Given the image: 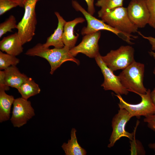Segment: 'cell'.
<instances>
[{
  "label": "cell",
  "mask_w": 155,
  "mask_h": 155,
  "mask_svg": "<svg viewBox=\"0 0 155 155\" xmlns=\"http://www.w3.org/2000/svg\"><path fill=\"white\" fill-rule=\"evenodd\" d=\"M148 53L149 55L152 57L155 60V52L153 51L152 50H150L148 52ZM153 73L155 75V67L154 68Z\"/></svg>",
  "instance_id": "obj_32"
},
{
  "label": "cell",
  "mask_w": 155,
  "mask_h": 155,
  "mask_svg": "<svg viewBox=\"0 0 155 155\" xmlns=\"http://www.w3.org/2000/svg\"><path fill=\"white\" fill-rule=\"evenodd\" d=\"M88 6V12L93 15L95 12L94 6V0H85Z\"/></svg>",
  "instance_id": "obj_29"
},
{
  "label": "cell",
  "mask_w": 155,
  "mask_h": 155,
  "mask_svg": "<svg viewBox=\"0 0 155 155\" xmlns=\"http://www.w3.org/2000/svg\"><path fill=\"white\" fill-rule=\"evenodd\" d=\"M10 0H0V15L1 16L10 9L18 6Z\"/></svg>",
  "instance_id": "obj_25"
},
{
  "label": "cell",
  "mask_w": 155,
  "mask_h": 155,
  "mask_svg": "<svg viewBox=\"0 0 155 155\" xmlns=\"http://www.w3.org/2000/svg\"><path fill=\"white\" fill-rule=\"evenodd\" d=\"M76 132L75 128H72L71 132V139L68 140L67 143H64L61 146L66 155L86 154V150L82 148L78 142Z\"/></svg>",
  "instance_id": "obj_17"
},
{
  "label": "cell",
  "mask_w": 155,
  "mask_h": 155,
  "mask_svg": "<svg viewBox=\"0 0 155 155\" xmlns=\"http://www.w3.org/2000/svg\"><path fill=\"white\" fill-rule=\"evenodd\" d=\"M100 36V31L85 35L78 45L70 49L71 54L75 57L80 53L95 58L100 54L98 42Z\"/></svg>",
  "instance_id": "obj_12"
},
{
  "label": "cell",
  "mask_w": 155,
  "mask_h": 155,
  "mask_svg": "<svg viewBox=\"0 0 155 155\" xmlns=\"http://www.w3.org/2000/svg\"><path fill=\"white\" fill-rule=\"evenodd\" d=\"M16 3L18 6L24 7V3L26 0H10Z\"/></svg>",
  "instance_id": "obj_30"
},
{
  "label": "cell",
  "mask_w": 155,
  "mask_h": 155,
  "mask_svg": "<svg viewBox=\"0 0 155 155\" xmlns=\"http://www.w3.org/2000/svg\"><path fill=\"white\" fill-rule=\"evenodd\" d=\"M23 45L17 32L2 39L0 41V49L2 52L16 56L23 52Z\"/></svg>",
  "instance_id": "obj_13"
},
{
  "label": "cell",
  "mask_w": 155,
  "mask_h": 155,
  "mask_svg": "<svg viewBox=\"0 0 155 155\" xmlns=\"http://www.w3.org/2000/svg\"><path fill=\"white\" fill-rule=\"evenodd\" d=\"M98 13V17L105 23L121 32L130 34L138 33V28L129 19L127 8L121 6L99 10Z\"/></svg>",
  "instance_id": "obj_2"
},
{
  "label": "cell",
  "mask_w": 155,
  "mask_h": 155,
  "mask_svg": "<svg viewBox=\"0 0 155 155\" xmlns=\"http://www.w3.org/2000/svg\"><path fill=\"white\" fill-rule=\"evenodd\" d=\"M17 90L21 97L26 100L39 94L41 91L38 84L30 78H28Z\"/></svg>",
  "instance_id": "obj_19"
},
{
  "label": "cell",
  "mask_w": 155,
  "mask_h": 155,
  "mask_svg": "<svg viewBox=\"0 0 155 155\" xmlns=\"http://www.w3.org/2000/svg\"><path fill=\"white\" fill-rule=\"evenodd\" d=\"M85 20L82 18L78 17L71 21L66 22L64 27L63 40L65 46L70 49L74 47L79 36L74 34V29L79 23H82Z\"/></svg>",
  "instance_id": "obj_15"
},
{
  "label": "cell",
  "mask_w": 155,
  "mask_h": 155,
  "mask_svg": "<svg viewBox=\"0 0 155 155\" xmlns=\"http://www.w3.org/2000/svg\"><path fill=\"white\" fill-rule=\"evenodd\" d=\"M134 49L130 45L121 46L111 50L101 58L106 65L113 71L123 70L135 61Z\"/></svg>",
  "instance_id": "obj_6"
},
{
  "label": "cell",
  "mask_w": 155,
  "mask_h": 155,
  "mask_svg": "<svg viewBox=\"0 0 155 155\" xmlns=\"http://www.w3.org/2000/svg\"><path fill=\"white\" fill-rule=\"evenodd\" d=\"M15 100L13 96L7 94L4 90H0V123L9 119L11 106Z\"/></svg>",
  "instance_id": "obj_18"
},
{
  "label": "cell",
  "mask_w": 155,
  "mask_h": 155,
  "mask_svg": "<svg viewBox=\"0 0 155 155\" xmlns=\"http://www.w3.org/2000/svg\"><path fill=\"white\" fill-rule=\"evenodd\" d=\"M140 123V121L137 120L133 130L134 133L133 139L130 140V151L131 155H145L146 154V151L142 143L135 139L136 132Z\"/></svg>",
  "instance_id": "obj_20"
},
{
  "label": "cell",
  "mask_w": 155,
  "mask_h": 155,
  "mask_svg": "<svg viewBox=\"0 0 155 155\" xmlns=\"http://www.w3.org/2000/svg\"><path fill=\"white\" fill-rule=\"evenodd\" d=\"M39 0H26L24 3V15L17 28L23 45L31 41L35 34L37 22L35 7Z\"/></svg>",
  "instance_id": "obj_5"
},
{
  "label": "cell",
  "mask_w": 155,
  "mask_h": 155,
  "mask_svg": "<svg viewBox=\"0 0 155 155\" xmlns=\"http://www.w3.org/2000/svg\"><path fill=\"white\" fill-rule=\"evenodd\" d=\"M149 14L148 24L155 29V0H145Z\"/></svg>",
  "instance_id": "obj_24"
},
{
  "label": "cell",
  "mask_w": 155,
  "mask_h": 155,
  "mask_svg": "<svg viewBox=\"0 0 155 155\" xmlns=\"http://www.w3.org/2000/svg\"><path fill=\"white\" fill-rule=\"evenodd\" d=\"M17 24L16 18L11 15L4 22L0 24V38L7 32H12V30L17 29Z\"/></svg>",
  "instance_id": "obj_22"
},
{
  "label": "cell",
  "mask_w": 155,
  "mask_h": 155,
  "mask_svg": "<svg viewBox=\"0 0 155 155\" xmlns=\"http://www.w3.org/2000/svg\"><path fill=\"white\" fill-rule=\"evenodd\" d=\"M20 60L16 56L0 51V69L4 70L11 66H16Z\"/></svg>",
  "instance_id": "obj_21"
},
{
  "label": "cell",
  "mask_w": 155,
  "mask_h": 155,
  "mask_svg": "<svg viewBox=\"0 0 155 155\" xmlns=\"http://www.w3.org/2000/svg\"><path fill=\"white\" fill-rule=\"evenodd\" d=\"M150 96L152 102L155 106V88L150 92Z\"/></svg>",
  "instance_id": "obj_31"
},
{
  "label": "cell",
  "mask_w": 155,
  "mask_h": 155,
  "mask_svg": "<svg viewBox=\"0 0 155 155\" xmlns=\"http://www.w3.org/2000/svg\"><path fill=\"white\" fill-rule=\"evenodd\" d=\"M144 121L147 123V126L149 129L155 131V114L145 117Z\"/></svg>",
  "instance_id": "obj_26"
},
{
  "label": "cell",
  "mask_w": 155,
  "mask_h": 155,
  "mask_svg": "<svg viewBox=\"0 0 155 155\" xmlns=\"http://www.w3.org/2000/svg\"><path fill=\"white\" fill-rule=\"evenodd\" d=\"M149 148L155 151V142L153 143H150L148 144Z\"/></svg>",
  "instance_id": "obj_33"
},
{
  "label": "cell",
  "mask_w": 155,
  "mask_h": 155,
  "mask_svg": "<svg viewBox=\"0 0 155 155\" xmlns=\"http://www.w3.org/2000/svg\"><path fill=\"white\" fill-rule=\"evenodd\" d=\"M9 89V87L6 83L4 71H0V90L7 91Z\"/></svg>",
  "instance_id": "obj_27"
},
{
  "label": "cell",
  "mask_w": 155,
  "mask_h": 155,
  "mask_svg": "<svg viewBox=\"0 0 155 155\" xmlns=\"http://www.w3.org/2000/svg\"><path fill=\"white\" fill-rule=\"evenodd\" d=\"M94 58L104 77V81L101 85L103 89L105 90H112L117 95H127L129 92L123 86L118 76L115 75L113 71L104 63L100 54Z\"/></svg>",
  "instance_id": "obj_10"
},
{
  "label": "cell",
  "mask_w": 155,
  "mask_h": 155,
  "mask_svg": "<svg viewBox=\"0 0 155 155\" xmlns=\"http://www.w3.org/2000/svg\"><path fill=\"white\" fill-rule=\"evenodd\" d=\"M127 9L129 19L137 28L148 24L150 14L145 0H131Z\"/></svg>",
  "instance_id": "obj_11"
},
{
  "label": "cell",
  "mask_w": 155,
  "mask_h": 155,
  "mask_svg": "<svg viewBox=\"0 0 155 155\" xmlns=\"http://www.w3.org/2000/svg\"><path fill=\"white\" fill-rule=\"evenodd\" d=\"M72 5L76 11H80L83 14L87 21V26L84 27L81 31L82 35L94 33L101 30H106L113 33L128 44H133L131 40L135 38V36L121 32L108 25L102 20L97 19L86 11L76 1L72 0Z\"/></svg>",
  "instance_id": "obj_4"
},
{
  "label": "cell",
  "mask_w": 155,
  "mask_h": 155,
  "mask_svg": "<svg viewBox=\"0 0 155 155\" xmlns=\"http://www.w3.org/2000/svg\"><path fill=\"white\" fill-rule=\"evenodd\" d=\"M25 54L29 56H37L46 59L50 65V73L51 75L63 63L67 61L73 62L78 65L80 64L79 60L72 56L70 49L65 46L61 48L50 49L44 47L42 44L38 43L28 49Z\"/></svg>",
  "instance_id": "obj_1"
},
{
  "label": "cell",
  "mask_w": 155,
  "mask_h": 155,
  "mask_svg": "<svg viewBox=\"0 0 155 155\" xmlns=\"http://www.w3.org/2000/svg\"><path fill=\"white\" fill-rule=\"evenodd\" d=\"M34 115V110L30 101L22 97L15 99L10 119L14 127L23 126Z\"/></svg>",
  "instance_id": "obj_9"
},
{
  "label": "cell",
  "mask_w": 155,
  "mask_h": 155,
  "mask_svg": "<svg viewBox=\"0 0 155 155\" xmlns=\"http://www.w3.org/2000/svg\"><path fill=\"white\" fill-rule=\"evenodd\" d=\"M144 71V65L135 61L123 70L118 76L123 86L129 92L143 94L147 90L143 84Z\"/></svg>",
  "instance_id": "obj_3"
},
{
  "label": "cell",
  "mask_w": 155,
  "mask_h": 155,
  "mask_svg": "<svg viewBox=\"0 0 155 155\" xmlns=\"http://www.w3.org/2000/svg\"><path fill=\"white\" fill-rule=\"evenodd\" d=\"M150 90L147 89L145 94H139L141 98V102L137 104H131L125 101L120 95L115 94L119 100L118 104L119 108L126 110L132 117L140 119L141 116L145 117L155 114V106L150 96Z\"/></svg>",
  "instance_id": "obj_7"
},
{
  "label": "cell",
  "mask_w": 155,
  "mask_h": 155,
  "mask_svg": "<svg viewBox=\"0 0 155 155\" xmlns=\"http://www.w3.org/2000/svg\"><path fill=\"white\" fill-rule=\"evenodd\" d=\"M138 33L143 38L148 40L151 45L152 50L155 51V38L151 36H145L139 31L138 32Z\"/></svg>",
  "instance_id": "obj_28"
},
{
  "label": "cell",
  "mask_w": 155,
  "mask_h": 155,
  "mask_svg": "<svg viewBox=\"0 0 155 155\" xmlns=\"http://www.w3.org/2000/svg\"><path fill=\"white\" fill-rule=\"evenodd\" d=\"M132 117L125 109L119 108L118 113L112 119V131L110 137L109 143L108 147L111 148L114 145L116 142L121 137H126L129 140L133 138L134 131L130 133L125 130V126Z\"/></svg>",
  "instance_id": "obj_8"
},
{
  "label": "cell",
  "mask_w": 155,
  "mask_h": 155,
  "mask_svg": "<svg viewBox=\"0 0 155 155\" xmlns=\"http://www.w3.org/2000/svg\"><path fill=\"white\" fill-rule=\"evenodd\" d=\"M123 0H98L95 5L101 7L100 10L104 11L123 6Z\"/></svg>",
  "instance_id": "obj_23"
},
{
  "label": "cell",
  "mask_w": 155,
  "mask_h": 155,
  "mask_svg": "<svg viewBox=\"0 0 155 155\" xmlns=\"http://www.w3.org/2000/svg\"><path fill=\"white\" fill-rule=\"evenodd\" d=\"M55 13L58 20L57 28L54 33L47 38L46 42L42 44L46 48L53 46L55 48H61L65 46L63 40V35L64 26L66 22L59 12H55Z\"/></svg>",
  "instance_id": "obj_14"
},
{
  "label": "cell",
  "mask_w": 155,
  "mask_h": 155,
  "mask_svg": "<svg viewBox=\"0 0 155 155\" xmlns=\"http://www.w3.org/2000/svg\"><path fill=\"white\" fill-rule=\"evenodd\" d=\"M3 71L7 85L17 89L28 78L21 73L16 66H11Z\"/></svg>",
  "instance_id": "obj_16"
}]
</instances>
